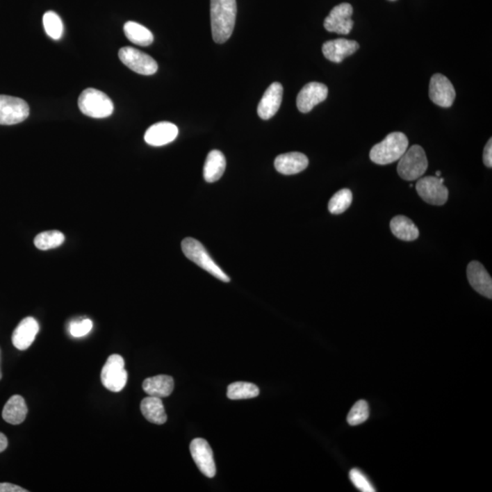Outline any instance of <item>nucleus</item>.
Segmentation results:
<instances>
[{"mask_svg":"<svg viewBox=\"0 0 492 492\" xmlns=\"http://www.w3.org/2000/svg\"><path fill=\"white\" fill-rule=\"evenodd\" d=\"M409 149V139L402 133H392L371 149L370 160L372 162L386 165L397 162Z\"/></svg>","mask_w":492,"mask_h":492,"instance_id":"obj_2","label":"nucleus"},{"mask_svg":"<svg viewBox=\"0 0 492 492\" xmlns=\"http://www.w3.org/2000/svg\"><path fill=\"white\" fill-rule=\"evenodd\" d=\"M123 357L120 355H111L105 363L101 370V382L111 392H121L128 382V372L124 368Z\"/></svg>","mask_w":492,"mask_h":492,"instance_id":"obj_6","label":"nucleus"},{"mask_svg":"<svg viewBox=\"0 0 492 492\" xmlns=\"http://www.w3.org/2000/svg\"><path fill=\"white\" fill-rule=\"evenodd\" d=\"M40 325L36 319L28 316L23 319L14 330L13 343L19 350H27L39 333Z\"/></svg>","mask_w":492,"mask_h":492,"instance_id":"obj_17","label":"nucleus"},{"mask_svg":"<svg viewBox=\"0 0 492 492\" xmlns=\"http://www.w3.org/2000/svg\"><path fill=\"white\" fill-rule=\"evenodd\" d=\"M429 99L436 105L442 108L452 106L456 98V92L452 83L446 76L434 74L429 82Z\"/></svg>","mask_w":492,"mask_h":492,"instance_id":"obj_11","label":"nucleus"},{"mask_svg":"<svg viewBox=\"0 0 492 492\" xmlns=\"http://www.w3.org/2000/svg\"><path fill=\"white\" fill-rule=\"evenodd\" d=\"M140 411L151 423L163 425L167 421L165 409L160 397L149 396L143 398L140 403Z\"/></svg>","mask_w":492,"mask_h":492,"instance_id":"obj_23","label":"nucleus"},{"mask_svg":"<svg viewBox=\"0 0 492 492\" xmlns=\"http://www.w3.org/2000/svg\"><path fill=\"white\" fill-rule=\"evenodd\" d=\"M119 58L125 66L139 74L154 75L158 70V64L154 58L131 47H123L120 49Z\"/></svg>","mask_w":492,"mask_h":492,"instance_id":"obj_7","label":"nucleus"},{"mask_svg":"<svg viewBox=\"0 0 492 492\" xmlns=\"http://www.w3.org/2000/svg\"><path fill=\"white\" fill-rule=\"evenodd\" d=\"M123 29L126 38L138 46L147 47L154 42V35L147 28L139 23L129 22L125 23Z\"/></svg>","mask_w":492,"mask_h":492,"instance_id":"obj_25","label":"nucleus"},{"mask_svg":"<svg viewBox=\"0 0 492 492\" xmlns=\"http://www.w3.org/2000/svg\"><path fill=\"white\" fill-rule=\"evenodd\" d=\"M2 379V372H1V368H0V379Z\"/></svg>","mask_w":492,"mask_h":492,"instance_id":"obj_37","label":"nucleus"},{"mask_svg":"<svg viewBox=\"0 0 492 492\" xmlns=\"http://www.w3.org/2000/svg\"><path fill=\"white\" fill-rule=\"evenodd\" d=\"M29 115V107L24 99L0 95V125H14L24 122Z\"/></svg>","mask_w":492,"mask_h":492,"instance_id":"obj_8","label":"nucleus"},{"mask_svg":"<svg viewBox=\"0 0 492 492\" xmlns=\"http://www.w3.org/2000/svg\"><path fill=\"white\" fill-rule=\"evenodd\" d=\"M179 130L174 123L158 122L151 126L145 133V142L151 146H163L174 142L178 136Z\"/></svg>","mask_w":492,"mask_h":492,"instance_id":"obj_18","label":"nucleus"},{"mask_svg":"<svg viewBox=\"0 0 492 492\" xmlns=\"http://www.w3.org/2000/svg\"><path fill=\"white\" fill-rule=\"evenodd\" d=\"M391 229L392 233L402 241H415L420 236V231L414 222L403 215H397L391 220Z\"/></svg>","mask_w":492,"mask_h":492,"instance_id":"obj_24","label":"nucleus"},{"mask_svg":"<svg viewBox=\"0 0 492 492\" xmlns=\"http://www.w3.org/2000/svg\"><path fill=\"white\" fill-rule=\"evenodd\" d=\"M181 249H183L184 256L187 259L192 261L193 263L200 266L204 270L207 271L208 273L222 281V282H230V277L216 265L215 261L206 251V249L197 240L191 238V237L184 239L181 242Z\"/></svg>","mask_w":492,"mask_h":492,"instance_id":"obj_3","label":"nucleus"},{"mask_svg":"<svg viewBox=\"0 0 492 492\" xmlns=\"http://www.w3.org/2000/svg\"><path fill=\"white\" fill-rule=\"evenodd\" d=\"M350 479L354 486H355L357 490H359L360 491H376L373 487V485L371 484V482H369V479L367 478V476H366L365 474L361 473L359 470H357V468H353V470H350Z\"/></svg>","mask_w":492,"mask_h":492,"instance_id":"obj_31","label":"nucleus"},{"mask_svg":"<svg viewBox=\"0 0 492 492\" xmlns=\"http://www.w3.org/2000/svg\"><path fill=\"white\" fill-rule=\"evenodd\" d=\"M193 461L199 470L208 478H213L216 474V467L212 448L204 438H195L190 445Z\"/></svg>","mask_w":492,"mask_h":492,"instance_id":"obj_12","label":"nucleus"},{"mask_svg":"<svg viewBox=\"0 0 492 492\" xmlns=\"http://www.w3.org/2000/svg\"><path fill=\"white\" fill-rule=\"evenodd\" d=\"M259 386L249 382H234L227 388V397L232 400H249L259 396Z\"/></svg>","mask_w":492,"mask_h":492,"instance_id":"obj_26","label":"nucleus"},{"mask_svg":"<svg viewBox=\"0 0 492 492\" xmlns=\"http://www.w3.org/2000/svg\"><path fill=\"white\" fill-rule=\"evenodd\" d=\"M369 417V406L366 400H359L352 407L347 415V423L351 426L364 423Z\"/></svg>","mask_w":492,"mask_h":492,"instance_id":"obj_30","label":"nucleus"},{"mask_svg":"<svg viewBox=\"0 0 492 492\" xmlns=\"http://www.w3.org/2000/svg\"><path fill=\"white\" fill-rule=\"evenodd\" d=\"M429 163L424 149L420 145H413L400 159L397 174L403 180L416 181L423 177Z\"/></svg>","mask_w":492,"mask_h":492,"instance_id":"obj_5","label":"nucleus"},{"mask_svg":"<svg viewBox=\"0 0 492 492\" xmlns=\"http://www.w3.org/2000/svg\"><path fill=\"white\" fill-rule=\"evenodd\" d=\"M65 241V236L60 231H46L38 234L34 239V245L40 250H49L57 248Z\"/></svg>","mask_w":492,"mask_h":492,"instance_id":"obj_27","label":"nucleus"},{"mask_svg":"<svg viewBox=\"0 0 492 492\" xmlns=\"http://www.w3.org/2000/svg\"><path fill=\"white\" fill-rule=\"evenodd\" d=\"M389 1H396V0H389Z\"/></svg>","mask_w":492,"mask_h":492,"instance_id":"obj_38","label":"nucleus"},{"mask_svg":"<svg viewBox=\"0 0 492 492\" xmlns=\"http://www.w3.org/2000/svg\"><path fill=\"white\" fill-rule=\"evenodd\" d=\"M236 14V0H211V25L216 43L227 42L232 36Z\"/></svg>","mask_w":492,"mask_h":492,"instance_id":"obj_1","label":"nucleus"},{"mask_svg":"<svg viewBox=\"0 0 492 492\" xmlns=\"http://www.w3.org/2000/svg\"><path fill=\"white\" fill-rule=\"evenodd\" d=\"M0 492H28V491L19 487V486L3 482L0 483Z\"/></svg>","mask_w":492,"mask_h":492,"instance_id":"obj_34","label":"nucleus"},{"mask_svg":"<svg viewBox=\"0 0 492 492\" xmlns=\"http://www.w3.org/2000/svg\"><path fill=\"white\" fill-rule=\"evenodd\" d=\"M441 172L438 171V172H436V177H441Z\"/></svg>","mask_w":492,"mask_h":492,"instance_id":"obj_36","label":"nucleus"},{"mask_svg":"<svg viewBox=\"0 0 492 492\" xmlns=\"http://www.w3.org/2000/svg\"><path fill=\"white\" fill-rule=\"evenodd\" d=\"M309 163V158L297 151L281 154L274 160L277 171L285 175L300 174L307 168Z\"/></svg>","mask_w":492,"mask_h":492,"instance_id":"obj_19","label":"nucleus"},{"mask_svg":"<svg viewBox=\"0 0 492 492\" xmlns=\"http://www.w3.org/2000/svg\"><path fill=\"white\" fill-rule=\"evenodd\" d=\"M78 104L84 115L95 119L107 118L114 110L113 102L110 97L92 88L81 92Z\"/></svg>","mask_w":492,"mask_h":492,"instance_id":"obj_4","label":"nucleus"},{"mask_svg":"<svg viewBox=\"0 0 492 492\" xmlns=\"http://www.w3.org/2000/svg\"><path fill=\"white\" fill-rule=\"evenodd\" d=\"M359 49V44L356 40L338 39L325 42L322 51L328 60L341 63L345 58L355 54Z\"/></svg>","mask_w":492,"mask_h":492,"instance_id":"obj_16","label":"nucleus"},{"mask_svg":"<svg viewBox=\"0 0 492 492\" xmlns=\"http://www.w3.org/2000/svg\"><path fill=\"white\" fill-rule=\"evenodd\" d=\"M93 327L92 321L90 319L85 318L81 320H74L69 324L70 335L74 338H81L88 335L92 331Z\"/></svg>","mask_w":492,"mask_h":492,"instance_id":"obj_32","label":"nucleus"},{"mask_svg":"<svg viewBox=\"0 0 492 492\" xmlns=\"http://www.w3.org/2000/svg\"><path fill=\"white\" fill-rule=\"evenodd\" d=\"M283 92V86L279 82H274L265 90L257 108V113L261 119L269 120L277 114L282 104Z\"/></svg>","mask_w":492,"mask_h":492,"instance_id":"obj_15","label":"nucleus"},{"mask_svg":"<svg viewBox=\"0 0 492 492\" xmlns=\"http://www.w3.org/2000/svg\"><path fill=\"white\" fill-rule=\"evenodd\" d=\"M143 391L151 397H166L172 393L174 382L172 377L159 375L146 379L142 384Z\"/></svg>","mask_w":492,"mask_h":492,"instance_id":"obj_20","label":"nucleus"},{"mask_svg":"<svg viewBox=\"0 0 492 492\" xmlns=\"http://www.w3.org/2000/svg\"><path fill=\"white\" fill-rule=\"evenodd\" d=\"M468 282L473 288L483 297L491 300L492 280L491 275L482 263L478 261H473L468 263L467 268Z\"/></svg>","mask_w":492,"mask_h":492,"instance_id":"obj_14","label":"nucleus"},{"mask_svg":"<svg viewBox=\"0 0 492 492\" xmlns=\"http://www.w3.org/2000/svg\"><path fill=\"white\" fill-rule=\"evenodd\" d=\"M328 89L326 85L319 82H310L304 85L298 93L297 99V109L303 113H309L315 105L326 101Z\"/></svg>","mask_w":492,"mask_h":492,"instance_id":"obj_13","label":"nucleus"},{"mask_svg":"<svg viewBox=\"0 0 492 492\" xmlns=\"http://www.w3.org/2000/svg\"><path fill=\"white\" fill-rule=\"evenodd\" d=\"M28 407L24 398L19 395H14L6 403L2 411V418L6 423L11 425H19L26 420Z\"/></svg>","mask_w":492,"mask_h":492,"instance_id":"obj_21","label":"nucleus"},{"mask_svg":"<svg viewBox=\"0 0 492 492\" xmlns=\"http://www.w3.org/2000/svg\"><path fill=\"white\" fill-rule=\"evenodd\" d=\"M352 192L350 189H342L336 192L328 203V210L333 215H341L345 212L352 204Z\"/></svg>","mask_w":492,"mask_h":492,"instance_id":"obj_28","label":"nucleus"},{"mask_svg":"<svg viewBox=\"0 0 492 492\" xmlns=\"http://www.w3.org/2000/svg\"><path fill=\"white\" fill-rule=\"evenodd\" d=\"M8 438L3 433L0 432V453L6 450L8 448Z\"/></svg>","mask_w":492,"mask_h":492,"instance_id":"obj_35","label":"nucleus"},{"mask_svg":"<svg viewBox=\"0 0 492 492\" xmlns=\"http://www.w3.org/2000/svg\"><path fill=\"white\" fill-rule=\"evenodd\" d=\"M483 163L488 168H491L492 167V140H489L487 145H486L484 148V151H483Z\"/></svg>","mask_w":492,"mask_h":492,"instance_id":"obj_33","label":"nucleus"},{"mask_svg":"<svg viewBox=\"0 0 492 492\" xmlns=\"http://www.w3.org/2000/svg\"><path fill=\"white\" fill-rule=\"evenodd\" d=\"M227 168V160L222 151L213 150L207 155L204 167V177L207 183H215L222 177Z\"/></svg>","mask_w":492,"mask_h":492,"instance_id":"obj_22","label":"nucleus"},{"mask_svg":"<svg viewBox=\"0 0 492 492\" xmlns=\"http://www.w3.org/2000/svg\"><path fill=\"white\" fill-rule=\"evenodd\" d=\"M418 195L426 203L432 205H443L449 198V190L439 181V178L427 177L420 179L416 184Z\"/></svg>","mask_w":492,"mask_h":492,"instance_id":"obj_9","label":"nucleus"},{"mask_svg":"<svg viewBox=\"0 0 492 492\" xmlns=\"http://www.w3.org/2000/svg\"><path fill=\"white\" fill-rule=\"evenodd\" d=\"M352 6L348 3H341L331 10L324 22V27L329 32L347 35L352 31L354 22Z\"/></svg>","mask_w":492,"mask_h":492,"instance_id":"obj_10","label":"nucleus"},{"mask_svg":"<svg viewBox=\"0 0 492 492\" xmlns=\"http://www.w3.org/2000/svg\"><path fill=\"white\" fill-rule=\"evenodd\" d=\"M43 25L46 33L51 39L60 40L63 35V23L57 13L54 11H48L43 16Z\"/></svg>","mask_w":492,"mask_h":492,"instance_id":"obj_29","label":"nucleus"}]
</instances>
